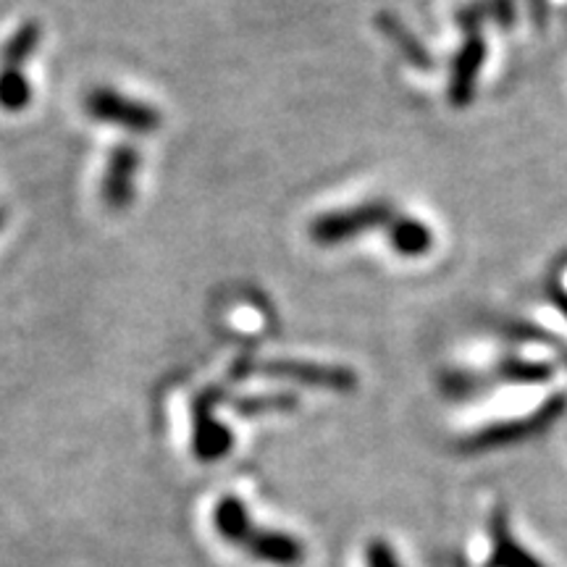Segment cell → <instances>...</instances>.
Here are the masks:
<instances>
[{"label": "cell", "mask_w": 567, "mask_h": 567, "mask_svg": "<svg viewBox=\"0 0 567 567\" xmlns=\"http://www.w3.org/2000/svg\"><path fill=\"white\" fill-rule=\"evenodd\" d=\"M84 111L90 118L101 124H111L137 137H147L161 130L163 116L155 105L124 95L113 87H92L84 95Z\"/></svg>", "instance_id": "6da1fadb"}, {"label": "cell", "mask_w": 567, "mask_h": 567, "mask_svg": "<svg viewBox=\"0 0 567 567\" xmlns=\"http://www.w3.org/2000/svg\"><path fill=\"white\" fill-rule=\"evenodd\" d=\"M565 410H567V392H559L555 396H549L544 405H538L534 413L526 417H513V421L484 425V429L476 431V434L467 436L465 442L460 444V450L488 452V450H499V446L526 442V439L544 434L549 425H555L559 417H563Z\"/></svg>", "instance_id": "7a4b0ae2"}, {"label": "cell", "mask_w": 567, "mask_h": 567, "mask_svg": "<svg viewBox=\"0 0 567 567\" xmlns=\"http://www.w3.org/2000/svg\"><path fill=\"white\" fill-rule=\"evenodd\" d=\"M392 221V205L386 200H368L344 210H329L313 218L308 226L310 243L318 247H337L363 237L365 231L379 229Z\"/></svg>", "instance_id": "3957f363"}, {"label": "cell", "mask_w": 567, "mask_h": 567, "mask_svg": "<svg viewBox=\"0 0 567 567\" xmlns=\"http://www.w3.org/2000/svg\"><path fill=\"white\" fill-rule=\"evenodd\" d=\"M229 402L224 386H205L189 402L193 413V452L203 463H218L234 450V434L229 425L218 421V408Z\"/></svg>", "instance_id": "277c9868"}, {"label": "cell", "mask_w": 567, "mask_h": 567, "mask_svg": "<svg viewBox=\"0 0 567 567\" xmlns=\"http://www.w3.org/2000/svg\"><path fill=\"white\" fill-rule=\"evenodd\" d=\"M274 381H289L310 389H326V392H354L358 389V373L347 365L329 363H308V360H268V363L255 365Z\"/></svg>", "instance_id": "5b68a950"}, {"label": "cell", "mask_w": 567, "mask_h": 567, "mask_svg": "<svg viewBox=\"0 0 567 567\" xmlns=\"http://www.w3.org/2000/svg\"><path fill=\"white\" fill-rule=\"evenodd\" d=\"M142 166V155L130 142H118L113 147L101 182V200L111 210H126L137 197V176Z\"/></svg>", "instance_id": "8992f818"}, {"label": "cell", "mask_w": 567, "mask_h": 567, "mask_svg": "<svg viewBox=\"0 0 567 567\" xmlns=\"http://www.w3.org/2000/svg\"><path fill=\"white\" fill-rule=\"evenodd\" d=\"M239 549L247 557L274 567H300L305 563V544L297 536L284 534V530H268L255 526L252 534L245 538V544Z\"/></svg>", "instance_id": "52a82bcc"}, {"label": "cell", "mask_w": 567, "mask_h": 567, "mask_svg": "<svg viewBox=\"0 0 567 567\" xmlns=\"http://www.w3.org/2000/svg\"><path fill=\"white\" fill-rule=\"evenodd\" d=\"M486 61V40L481 34H471L465 45L460 48L455 66H452L450 76V101L455 109H465L471 103L473 92H476V82L481 76Z\"/></svg>", "instance_id": "ba28073f"}, {"label": "cell", "mask_w": 567, "mask_h": 567, "mask_svg": "<svg viewBox=\"0 0 567 567\" xmlns=\"http://www.w3.org/2000/svg\"><path fill=\"white\" fill-rule=\"evenodd\" d=\"M213 528H216V534L221 536L229 547L239 549L245 544V538L252 534L255 520L250 513H247L245 502L239 499V496L226 494L216 502V507H213Z\"/></svg>", "instance_id": "9c48e42d"}, {"label": "cell", "mask_w": 567, "mask_h": 567, "mask_svg": "<svg viewBox=\"0 0 567 567\" xmlns=\"http://www.w3.org/2000/svg\"><path fill=\"white\" fill-rule=\"evenodd\" d=\"M389 245L394 247L402 258H423L434 247V234L431 226L417 221V218H396L389 224Z\"/></svg>", "instance_id": "30bf717a"}, {"label": "cell", "mask_w": 567, "mask_h": 567, "mask_svg": "<svg viewBox=\"0 0 567 567\" xmlns=\"http://www.w3.org/2000/svg\"><path fill=\"white\" fill-rule=\"evenodd\" d=\"M42 34H45V30H42L38 19L19 24L11 38L3 42V51H0V63H3V69H24V63L38 53Z\"/></svg>", "instance_id": "8fae6325"}, {"label": "cell", "mask_w": 567, "mask_h": 567, "mask_svg": "<svg viewBox=\"0 0 567 567\" xmlns=\"http://www.w3.org/2000/svg\"><path fill=\"white\" fill-rule=\"evenodd\" d=\"M234 413L243 417H258L268 413H292L297 410V396L289 392H266V394H245V396H231L226 402Z\"/></svg>", "instance_id": "7c38bea8"}, {"label": "cell", "mask_w": 567, "mask_h": 567, "mask_svg": "<svg viewBox=\"0 0 567 567\" xmlns=\"http://www.w3.org/2000/svg\"><path fill=\"white\" fill-rule=\"evenodd\" d=\"M375 24L381 27V32L386 34L389 40L394 42V48L396 51H400L402 55H405V59L413 63V66H417V69H431V55H429V51H425L423 48V42L415 38L413 32L408 30L405 24H402L400 19H394V17H379L375 19Z\"/></svg>", "instance_id": "4fadbf2b"}, {"label": "cell", "mask_w": 567, "mask_h": 567, "mask_svg": "<svg viewBox=\"0 0 567 567\" xmlns=\"http://www.w3.org/2000/svg\"><path fill=\"white\" fill-rule=\"evenodd\" d=\"M32 103V84L24 69H0V111L21 113Z\"/></svg>", "instance_id": "5bb4252c"}, {"label": "cell", "mask_w": 567, "mask_h": 567, "mask_svg": "<svg viewBox=\"0 0 567 567\" xmlns=\"http://www.w3.org/2000/svg\"><path fill=\"white\" fill-rule=\"evenodd\" d=\"M496 375L509 384H547L555 375V368L547 363H536V360L505 358L496 365Z\"/></svg>", "instance_id": "9a60e30c"}, {"label": "cell", "mask_w": 567, "mask_h": 567, "mask_svg": "<svg viewBox=\"0 0 567 567\" xmlns=\"http://www.w3.org/2000/svg\"><path fill=\"white\" fill-rule=\"evenodd\" d=\"M368 567H400V565H396L394 551L389 549L386 542H371V547H368Z\"/></svg>", "instance_id": "2e32d148"}, {"label": "cell", "mask_w": 567, "mask_h": 567, "mask_svg": "<svg viewBox=\"0 0 567 567\" xmlns=\"http://www.w3.org/2000/svg\"><path fill=\"white\" fill-rule=\"evenodd\" d=\"M3 224H6V208L0 205V229H3Z\"/></svg>", "instance_id": "e0dca14e"}]
</instances>
